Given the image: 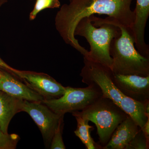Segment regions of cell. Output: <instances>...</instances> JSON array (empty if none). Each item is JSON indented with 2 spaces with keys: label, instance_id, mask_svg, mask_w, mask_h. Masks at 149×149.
Wrapping results in <instances>:
<instances>
[{
  "label": "cell",
  "instance_id": "1",
  "mask_svg": "<svg viewBox=\"0 0 149 149\" xmlns=\"http://www.w3.org/2000/svg\"><path fill=\"white\" fill-rule=\"evenodd\" d=\"M132 0H72L64 4L56 15V29L65 42L84 57L88 51L82 47L74 35L77 24L94 14L106 15L132 30L134 13L130 8Z\"/></svg>",
  "mask_w": 149,
  "mask_h": 149
},
{
  "label": "cell",
  "instance_id": "2",
  "mask_svg": "<svg viewBox=\"0 0 149 149\" xmlns=\"http://www.w3.org/2000/svg\"><path fill=\"white\" fill-rule=\"evenodd\" d=\"M121 35L119 27L107 18H99L94 15L83 18L77 24L74 36H82L87 40L90 50L85 58L100 63L111 69L113 60L110 55L112 40Z\"/></svg>",
  "mask_w": 149,
  "mask_h": 149
},
{
  "label": "cell",
  "instance_id": "3",
  "mask_svg": "<svg viewBox=\"0 0 149 149\" xmlns=\"http://www.w3.org/2000/svg\"><path fill=\"white\" fill-rule=\"evenodd\" d=\"M107 18L121 31L120 36L113 39L110 46L113 60L111 71L124 75L149 76V58L141 55L136 49L131 29L112 17Z\"/></svg>",
  "mask_w": 149,
  "mask_h": 149
},
{
  "label": "cell",
  "instance_id": "4",
  "mask_svg": "<svg viewBox=\"0 0 149 149\" xmlns=\"http://www.w3.org/2000/svg\"><path fill=\"white\" fill-rule=\"evenodd\" d=\"M72 113L73 116H80L95 123L102 148L109 141L116 127L128 116L113 101L103 96L83 110Z\"/></svg>",
  "mask_w": 149,
  "mask_h": 149
},
{
  "label": "cell",
  "instance_id": "5",
  "mask_svg": "<svg viewBox=\"0 0 149 149\" xmlns=\"http://www.w3.org/2000/svg\"><path fill=\"white\" fill-rule=\"evenodd\" d=\"M102 96L101 90L94 83L83 88L65 87L64 95L58 98L44 100L42 102L60 115L80 111L95 102Z\"/></svg>",
  "mask_w": 149,
  "mask_h": 149
},
{
  "label": "cell",
  "instance_id": "6",
  "mask_svg": "<svg viewBox=\"0 0 149 149\" xmlns=\"http://www.w3.org/2000/svg\"><path fill=\"white\" fill-rule=\"evenodd\" d=\"M84 64L80 74L82 82L88 85L95 84L101 90L103 97L111 99L119 106L123 96L113 82L111 68L85 58Z\"/></svg>",
  "mask_w": 149,
  "mask_h": 149
},
{
  "label": "cell",
  "instance_id": "7",
  "mask_svg": "<svg viewBox=\"0 0 149 149\" xmlns=\"http://www.w3.org/2000/svg\"><path fill=\"white\" fill-rule=\"evenodd\" d=\"M21 111L27 113L37 124L42 136L45 145L49 148L55 131L62 116L56 114L42 102L23 100Z\"/></svg>",
  "mask_w": 149,
  "mask_h": 149
},
{
  "label": "cell",
  "instance_id": "8",
  "mask_svg": "<svg viewBox=\"0 0 149 149\" xmlns=\"http://www.w3.org/2000/svg\"><path fill=\"white\" fill-rule=\"evenodd\" d=\"M10 72L44 100L58 98L65 93V87L46 73L15 69Z\"/></svg>",
  "mask_w": 149,
  "mask_h": 149
},
{
  "label": "cell",
  "instance_id": "9",
  "mask_svg": "<svg viewBox=\"0 0 149 149\" xmlns=\"http://www.w3.org/2000/svg\"><path fill=\"white\" fill-rule=\"evenodd\" d=\"M112 80L123 95L140 102L149 100V76L124 75L112 72Z\"/></svg>",
  "mask_w": 149,
  "mask_h": 149
},
{
  "label": "cell",
  "instance_id": "10",
  "mask_svg": "<svg viewBox=\"0 0 149 149\" xmlns=\"http://www.w3.org/2000/svg\"><path fill=\"white\" fill-rule=\"evenodd\" d=\"M0 91L28 101L42 102L44 100L14 74L1 68H0Z\"/></svg>",
  "mask_w": 149,
  "mask_h": 149
},
{
  "label": "cell",
  "instance_id": "11",
  "mask_svg": "<svg viewBox=\"0 0 149 149\" xmlns=\"http://www.w3.org/2000/svg\"><path fill=\"white\" fill-rule=\"evenodd\" d=\"M132 33L136 49L141 55L149 58V47L145 42V29L149 16V0H136Z\"/></svg>",
  "mask_w": 149,
  "mask_h": 149
},
{
  "label": "cell",
  "instance_id": "12",
  "mask_svg": "<svg viewBox=\"0 0 149 149\" xmlns=\"http://www.w3.org/2000/svg\"><path fill=\"white\" fill-rule=\"evenodd\" d=\"M141 128L128 116L120 123L103 149H125Z\"/></svg>",
  "mask_w": 149,
  "mask_h": 149
},
{
  "label": "cell",
  "instance_id": "13",
  "mask_svg": "<svg viewBox=\"0 0 149 149\" xmlns=\"http://www.w3.org/2000/svg\"><path fill=\"white\" fill-rule=\"evenodd\" d=\"M23 100L0 91V129L3 133H8L10 123L16 113L21 111Z\"/></svg>",
  "mask_w": 149,
  "mask_h": 149
},
{
  "label": "cell",
  "instance_id": "14",
  "mask_svg": "<svg viewBox=\"0 0 149 149\" xmlns=\"http://www.w3.org/2000/svg\"><path fill=\"white\" fill-rule=\"evenodd\" d=\"M119 107L141 129L143 128L149 119V100L140 102L123 96Z\"/></svg>",
  "mask_w": 149,
  "mask_h": 149
},
{
  "label": "cell",
  "instance_id": "15",
  "mask_svg": "<svg viewBox=\"0 0 149 149\" xmlns=\"http://www.w3.org/2000/svg\"><path fill=\"white\" fill-rule=\"evenodd\" d=\"M77 122V127L74 131V134L82 141L87 149H102V147L94 141L91 135V129L93 126L89 124L88 120L80 116H74Z\"/></svg>",
  "mask_w": 149,
  "mask_h": 149
},
{
  "label": "cell",
  "instance_id": "16",
  "mask_svg": "<svg viewBox=\"0 0 149 149\" xmlns=\"http://www.w3.org/2000/svg\"><path fill=\"white\" fill-rule=\"evenodd\" d=\"M60 6L59 0H36L34 8L29 14V19L34 20L38 14L44 10L59 8Z\"/></svg>",
  "mask_w": 149,
  "mask_h": 149
},
{
  "label": "cell",
  "instance_id": "17",
  "mask_svg": "<svg viewBox=\"0 0 149 149\" xmlns=\"http://www.w3.org/2000/svg\"><path fill=\"white\" fill-rule=\"evenodd\" d=\"M20 138L16 134H5L0 129V149H15Z\"/></svg>",
  "mask_w": 149,
  "mask_h": 149
},
{
  "label": "cell",
  "instance_id": "18",
  "mask_svg": "<svg viewBox=\"0 0 149 149\" xmlns=\"http://www.w3.org/2000/svg\"><path fill=\"white\" fill-rule=\"evenodd\" d=\"M63 117H62L60 121L57 128L55 131L52 141H51L50 149H65L64 142L63 140L62 132L64 123Z\"/></svg>",
  "mask_w": 149,
  "mask_h": 149
},
{
  "label": "cell",
  "instance_id": "19",
  "mask_svg": "<svg viewBox=\"0 0 149 149\" xmlns=\"http://www.w3.org/2000/svg\"><path fill=\"white\" fill-rule=\"evenodd\" d=\"M149 146V141L141 128L125 149H148Z\"/></svg>",
  "mask_w": 149,
  "mask_h": 149
},
{
  "label": "cell",
  "instance_id": "20",
  "mask_svg": "<svg viewBox=\"0 0 149 149\" xmlns=\"http://www.w3.org/2000/svg\"><path fill=\"white\" fill-rule=\"evenodd\" d=\"M0 68H2L10 72H12L15 69L6 63L1 58H0Z\"/></svg>",
  "mask_w": 149,
  "mask_h": 149
},
{
  "label": "cell",
  "instance_id": "21",
  "mask_svg": "<svg viewBox=\"0 0 149 149\" xmlns=\"http://www.w3.org/2000/svg\"><path fill=\"white\" fill-rule=\"evenodd\" d=\"M141 129L143 131L147 140L149 141V119H148V121L146 123L143 128Z\"/></svg>",
  "mask_w": 149,
  "mask_h": 149
},
{
  "label": "cell",
  "instance_id": "22",
  "mask_svg": "<svg viewBox=\"0 0 149 149\" xmlns=\"http://www.w3.org/2000/svg\"><path fill=\"white\" fill-rule=\"evenodd\" d=\"M8 0H0V6H1L5 3L7 2Z\"/></svg>",
  "mask_w": 149,
  "mask_h": 149
},
{
  "label": "cell",
  "instance_id": "23",
  "mask_svg": "<svg viewBox=\"0 0 149 149\" xmlns=\"http://www.w3.org/2000/svg\"><path fill=\"white\" fill-rule=\"evenodd\" d=\"M71 1H72V0H69V1L70 2Z\"/></svg>",
  "mask_w": 149,
  "mask_h": 149
}]
</instances>
